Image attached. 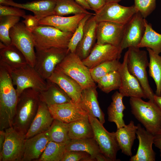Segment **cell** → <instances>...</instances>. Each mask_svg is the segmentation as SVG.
<instances>
[{"mask_svg":"<svg viewBox=\"0 0 161 161\" xmlns=\"http://www.w3.org/2000/svg\"><path fill=\"white\" fill-rule=\"evenodd\" d=\"M11 71L0 64V130L12 126L18 98Z\"/></svg>","mask_w":161,"mask_h":161,"instance_id":"6da1fadb","label":"cell"},{"mask_svg":"<svg viewBox=\"0 0 161 161\" xmlns=\"http://www.w3.org/2000/svg\"><path fill=\"white\" fill-rule=\"evenodd\" d=\"M39 92L32 88L25 89L19 96L12 127L25 135L38 109Z\"/></svg>","mask_w":161,"mask_h":161,"instance_id":"7a4b0ae2","label":"cell"},{"mask_svg":"<svg viewBox=\"0 0 161 161\" xmlns=\"http://www.w3.org/2000/svg\"><path fill=\"white\" fill-rule=\"evenodd\" d=\"M131 112L135 118L154 135L161 131V111L154 101L130 97Z\"/></svg>","mask_w":161,"mask_h":161,"instance_id":"3957f363","label":"cell"},{"mask_svg":"<svg viewBox=\"0 0 161 161\" xmlns=\"http://www.w3.org/2000/svg\"><path fill=\"white\" fill-rule=\"evenodd\" d=\"M31 32L36 50L51 47L68 48L73 34L52 26L43 25H39Z\"/></svg>","mask_w":161,"mask_h":161,"instance_id":"277c9868","label":"cell"},{"mask_svg":"<svg viewBox=\"0 0 161 161\" xmlns=\"http://www.w3.org/2000/svg\"><path fill=\"white\" fill-rule=\"evenodd\" d=\"M127 51V66L129 72L138 80L147 98L154 101L155 94L149 83L146 70L149 64L147 52L133 47L129 48Z\"/></svg>","mask_w":161,"mask_h":161,"instance_id":"5b68a950","label":"cell"},{"mask_svg":"<svg viewBox=\"0 0 161 161\" xmlns=\"http://www.w3.org/2000/svg\"><path fill=\"white\" fill-rule=\"evenodd\" d=\"M56 68L75 80L83 89L96 86L89 69L75 53L69 52Z\"/></svg>","mask_w":161,"mask_h":161,"instance_id":"8992f818","label":"cell"},{"mask_svg":"<svg viewBox=\"0 0 161 161\" xmlns=\"http://www.w3.org/2000/svg\"><path fill=\"white\" fill-rule=\"evenodd\" d=\"M11 75L18 97L27 89L32 88L40 92L47 88V80L44 79L34 67L28 64L11 70Z\"/></svg>","mask_w":161,"mask_h":161,"instance_id":"52a82bcc","label":"cell"},{"mask_svg":"<svg viewBox=\"0 0 161 161\" xmlns=\"http://www.w3.org/2000/svg\"><path fill=\"white\" fill-rule=\"evenodd\" d=\"M69 52L68 48L56 47L36 50L34 67L44 79L47 80Z\"/></svg>","mask_w":161,"mask_h":161,"instance_id":"ba28073f","label":"cell"},{"mask_svg":"<svg viewBox=\"0 0 161 161\" xmlns=\"http://www.w3.org/2000/svg\"><path fill=\"white\" fill-rule=\"evenodd\" d=\"M94 133V137L99 147L100 152L109 161H117V154L120 149L114 132L108 131L97 118L88 116Z\"/></svg>","mask_w":161,"mask_h":161,"instance_id":"9c48e42d","label":"cell"},{"mask_svg":"<svg viewBox=\"0 0 161 161\" xmlns=\"http://www.w3.org/2000/svg\"><path fill=\"white\" fill-rule=\"evenodd\" d=\"M9 35L11 44L23 53L27 64L34 67L35 52L31 32L26 28L23 22H18L10 29Z\"/></svg>","mask_w":161,"mask_h":161,"instance_id":"30bf717a","label":"cell"},{"mask_svg":"<svg viewBox=\"0 0 161 161\" xmlns=\"http://www.w3.org/2000/svg\"><path fill=\"white\" fill-rule=\"evenodd\" d=\"M5 140L0 154V161H22L25 135L17 131L12 126L6 129Z\"/></svg>","mask_w":161,"mask_h":161,"instance_id":"8fae6325","label":"cell"},{"mask_svg":"<svg viewBox=\"0 0 161 161\" xmlns=\"http://www.w3.org/2000/svg\"><path fill=\"white\" fill-rule=\"evenodd\" d=\"M138 11L134 5L125 7L118 3H107L95 15L97 22L109 21L126 24Z\"/></svg>","mask_w":161,"mask_h":161,"instance_id":"7c38bea8","label":"cell"},{"mask_svg":"<svg viewBox=\"0 0 161 161\" xmlns=\"http://www.w3.org/2000/svg\"><path fill=\"white\" fill-rule=\"evenodd\" d=\"M146 20L137 12L125 25L120 47L122 51L130 47L138 48L145 30Z\"/></svg>","mask_w":161,"mask_h":161,"instance_id":"4fadbf2b","label":"cell"},{"mask_svg":"<svg viewBox=\"0 0 161 161\" xmlns=\"http://www.w3.org/2000/svg\"><path fill=\"white\" fill-rule=\"evenodd\" d=\"M127 51L125 52L123 61L118 71L120 78L121 84L119 92L124 97L147 98L137 79L129 72L127 66Z\"/></svg>","mask_w":161,"mask_h":161,"instance_id":"5bb4252c","label":"cell"},{"mask_svg":"<svg viewBox=\"0 0 161 161\" xmlns=\"http://www.w3.org/2000/svg\"><path fill=\"white\" fill-rule=\"evenodd\" d=\"M122 51L120 47L109 44L96 43L89 55L82 61L89 69H91L104 62L119 60Z\"/></svg>","mask_w":161,"mask_h":161,"instance_id":"9a60e30c","label":"cell"},{"mask_svg":"<svg viewBox=\"0 0 161 161\" xmlns=\"http://www.w3.org/2000/svg\"><path fill=\"white\" fill-rule=\"evenodd\" d=\"M125 25L109 21L98 22L96 29L97 42L99 44H110L120 47Z\"/></svg>","mask_w":161,"mask_h":161,"instance_id":"2e32d148","label":"cell"},{"mask_svg":"<svg viewBox=\"0 0 161 161\" xmlns=\"http://www.w3.org/2000/svg\"><path fill=\"white\" fill-rule=\"evenodd\" d=\"M48 106L54 119L67 123L83 118L88 116L79 103L73 101Z\"/></svg>","mask_w":161,"mask_h":161,"instance_id":"e0dca14e","label":"cell"},{"mask_svg":"<svg viewBox=\"0 0 161 161\" xmlns=\"http://www.w3.org/2000/svg\"><path fill=\"white\" fill-rule=\"evenodd\" d=\"M136 134L139 144L136 154L132 156L130 161H155L156 153L153 149L154 135L143 128L139 123L137 125Z\"/></svg>","mask_w":161,"mask_h":161,"instance_id":"ac0fdd59","label":"cell"},{"mask_svg":"<svg viewBox=\"0 0 161 161\" xmlns=\"http://www.w3.org/2000/svg\"><path fill=\"white\" fill-rule=\"evenodd\" d=\"M97 23L95 15H92L85 25L83 37L77 46L75 52L82 60L89 55L96 44Z\"/></svg>","mask_w":161,"mask_h":161,"instance_id":"d6986e66","label":"cell"},{"mask_svg":"<svg viewBox=\"0 0 161 161\" xmlns=\"http://www.w3.org/2000/svg\"><path fill=\"white\" fill-rule=\"evenodd\" d=\"M47 79L57 84L73 102L79 103L83 89L74 79L56 68Z\"/></svg>","mask_w":161,"mask_h":161,"instance_id":"ffe728a7","label":"cell"},{"mask_svg":"<svg viewBox=\"0 0 161 161\" xmlns=\"http://www.w3.org/2000/svg\"><path fill=\"white\" fill-rule=\"evenodd\" d=\"M96 86L83 90L79 104L88 116L97 118L103 124L105 122V114L97 100Z\"/></svg>","mask_w":161,"mask_h":161,"instance_id":"44dd1931","label":"cell"},{"mask_svg":"<svg viewBox=\"0 0 161 161\" xmlns=\"http://www.w3.org/2000/svg\"><path fill=\"white\" fill-rule=\"evenodd\" d=\"M54 120L47 105L41 101L37 112L25 134L26 139L47 131Z\"/></svg>","mask_w":161,"mask_h":161,"instance_id":"7402d4cb","label":"cell"},{"mask_svg":"<svg viewBox=\"0 0 161 161\" xmlns=\"http://www.w3.org/2000/svg\"><path fill=\"white\" fill-rule=\"evenodd\" d=\"M49 141L47 131L26 139L22 161H38Z\"/></svg>","mask_w":161,"mask_h":161,"instance_id":"603a6c76","label":"cell"},{"mask_svg":"<svg viewBox=\"0 0 161 161\" xmlns=\"http://www.w3.org/2000/svg\"><path fill=\"white\" fill-rule=\"evenodd\" d=\"M86 15L78 14L68 17L51 15L40 20L39 24L52 26L63 31L74 33L80 21Z\"/></svg>","mask_w":161,"mask_h":161,"instance_id":"cb8c5ba5","label":"cell"},{"mask_svg":"<svg viewBox=\"0 0 161 161\" xmlns=\"http://www.w3.org/2000/svg\"><path fill=\"white\" fill-rule=\"evenodd\" d=\"M0 64L11 71L24 66L28 64L23 53L11 44L5 45L0 48Z\"/></svg>","mask_w":161,"mask_h":161,"instance_id":"d4e9b609","label":"cell"},{"mask_svg":"<svg viewBox=\"0 0 161 161\" xmlns=\"http://www.w3.org/2000/svg\"><path fill=\"white\" fill-rule=\"evenodd\" d=\"M47 81V88L39 92L41 101L48 106L72 102L68 95L57 84L48 79Z\"/></svg>","mask_w":161,"mask_h":161,"instance_id":"484cf974","label":"cell"},{"mask_svg":"<svg viewBox=\"0 0 161 161\" xmlns=\"http://www.w3.org/2000/svg\"><path fill=\"white\" fill-rule=\"evenodd\" d=\"M137 126L134 122L131 121L129 123L124 127L117 129L114 134L122 152L129 156H132L131 148L136 139Z\"/></svg>","mask_w":161,"mask_h":161,"instance_id":"4316f807","label":"cell"},{"mask_svg":"<svg viewBox=\"0 0 161 161\" xmlns=\"http://www.w3.org/2000/svg\"><path fill=\"white\" fill-rule=\"evenodd\" d=\"M56 4V0H37L25 3L15 2L13 7L32 11L39 21L54 15Z\"/></svg>","mask_w":161,"mask_h":161,"instance_id":"83f0119b","label":"cell"},{"mask_svg":"<svg viewBox=\"0 0 161 161\" xmlns=\"http://www.w3.org/2000/svg\"><path fill=\"white\" fill-rule=\"evenodd\" d=\"M123 97L119 92L116 91L112 96V101L107 109L108 120L114 123L117 129L126 125L123 119V112L126 109L123 102Z\"/></svg>","mask_w":161,"mask_h":161,"instance_id":"f1b7e54d","label":"cell"},{"mask_svg":"<svg viewBox=\"0 0 161 161\" xmlns=\"http://www.w3.org/2000/svg\"><path fill=\"white\" fill-rule=\"evenodd\" d=\"M68 135L71 140L94 137L93 131L89 116L69 123Z\"/></svg>","mask_w":161,"mask_h":161,"instance_id":"f546056e","label":"cell"},{"mask_svg":"<svg viewBox=\"0 0 161 161\" xmlns=\"http://www.w3.org/2000/svg\"><path fill=\"white\" fill-rule=\"evenodd\" d=\"M80 151L90 156L92 161H95L96 155L100 152L99 146L94 137L80 140L72 139L65 147V151Z\"/></svg>","mask_w":161,"mask_h":161,"instance_id":"4dcf8cb0","label":"cell"},{"mask_svg":"<svg viewBox=\"0 0 161 161\" xmlns=\"http://www.w3.org/2000/svg\"><path fill=\"white\" fill-rule=\"evenodd\" d=\"M54 10L55 15L64 16L69 14H85L95 15L91 13L75 0H56Z\"/></svg>","mask_w":161,"mask_h":161,"instance_id":"1f68e13d","label":"cell"},{"mask_svg":"<svg viewBox=\"0 0 161 161\" xmlns=\"http://www.w3.org/2000/svg\"><path fill=\"white\" fill-rule=\"evenodd\" d=\"M145 26V33L138 47L149 48L159 54L161 52V34L154 31L146 20Z\"/></svg>","mask_w":161,"mask_h":161,"instance_id":"d6a6232c","label":"cell"},{"mask_svg":"<svg viewBox=\"0 0 161 161\" xmlns=\"http://www.w3.org/2000/svg\"><path fill=\"white\" fill-rule=\"evenodd\" d=\"M149 58V74L156 85L155 95L161 96V56L149 48H147Z\"/></svg>","mask_w":161,"mask_h":161,"instance_id":"836d02e7","label":"cell"},{"mask_svg":"<svg viewBox=\"0 0 161 161\" xmlns=\"http://www.w3.org/2000/svg\"><path fill=\"white\" fill-rule=\"evenodd\" d=\"M68 124L54 119L47 131L49 141L66 144L71 140L68 135Z\"/></svg>","mask_w":161,"mask_h":161,"instance_id":"e575fe53","label":"cell"},{"mask_svg":"<svg viewBox=\"0 0 161 161\" xmlns=\"http://www.w3.org/2000/svg\"><path fill=\"white\" fill-rule=\"evenodd\" d=\"M66 144L49 141L38 161H61Z\"/></svg>","mask_w":161,"mask_h":161,"instance_id":"d590c367","label":"cell"},{"mask_svg":"<svg viewBox=\"0 0 161 161\" xmlns=\"http://www.w3.org/2000/svg\"><path fill=\"white\" fill-rule=\"evenodd\" d=\"M97 83L98 88L106 93L119 89L121 84L119 73L117 71L110 72L101 78Z\"/></svg>","mask_w":161,"mask_h":161,"instance_id":"8d00e7d4","label":"cell"},{"mask_svg":"<svg viewBox=\"0 0 161 161\" xmlns=\"http://www.w3.org/2000/svg\"><path fill=\"white\" fill-rule=\"evenodd\" d=\"M118 60L104 62L89 69L92 77L95 83L107 74L118 70L121 64Z\"/></svg>","mask_w":161,"mask_h":161,"instance_id":"74e56055","label":"cell"},{"mask_svg":"<svg viewBox=\"0 0 161 161\" xmlns=\"http://www.w3.org/2000/svg\"><path fill=\"white\" fill-rule=\"evenodd\" d=\"M20 17L12 16L0 17V40L6 45L11 44L9 32L12 27L18 23Z\"/></svg>","mask_w":161,"mask_h":161,"instance_id":"f35d334b","label":"cell"},{"mask_svg":"<svg viewBox=\"0 0 161 161\" xmlns=\"http://www.w3.org/2000/svg\"><path fill=\"white\" fill-rule=\"evenodd\" d=\"M93 15H86L80 21L71 38L68 47L69 51L75 53L77 46L81 41L84 32V26L89 19Z\"/></svg>","mask_w":161,"mask_h":161,"instance_id":"ab89813d","label":"cell"},{"mask_svg":"<svg viewBox=\"0 0 161 161\" xmlns=\"http://www.w3.org/2000/svg\"><path fill=\"white\" fill-rule=\"evenodd\" d=\"M134 5L145 18L155 9L156 0H134Z\"/></svg>","mask_w":161,"mask_h":161,"instance_id":"60d3db41","label":"cell"},{"mask_svg":"<svg viewBox=\"0 0 161 161\" xmlns=\"http://www.w3.org/2000/svg\"><path fill=\"white\" fill-rule=\"evenodd\" d=\"M92 161L88 153L80 151H65L61 161Z\"/></svg>","mask_w":161,"mask_h":161,"instance_id":"b9f144b4","label":"cell"},{"mask_svg":"<svg viewBox=\"0 0 161 161\" xmlns=\"http://www.w3.org/2000/svg\"><path fill=\"white\" fill-rule=\"evenodd\" d=\"M25 12L21 9L11 6L0 5V17L8 16L23 17Z\"/></svg>","mask_w":161,"mask_h":161,"instance_id":"7bdbcfd3","label":"cell"},{"mask_svg":"<svg viewBox=\"0 0 161 161\" xmlns=\"http://www.w3.org/2000/svg\"><path fill=\"white\" fill-rule=\"evenodd\" d=\"M23 18L24 20L22 22L26 28L31 32L39 25V20L34 15H26Z\"/></svg>","mask_w":161,"mask_h":161,"instance_id":"ee69618b","label":"cell"},{"mask_svg":"<svg viewBox=\"0 0 161 161\" xmlns=\"http://www.w3.org/2000/svg\"><path fill=\"white\" fill-rule=\"evenodd\" d=\"M92 10L97 13L106 4L105 0H85Z\"/></svg>","mask_w":161,"mask_h":161,"instance_id":"f6af8a7d","label":"cell"},{"mask_svg":"<svg viewBox=\"0 0 161 161\" xmlns=\"http://www.w3.org/2000/svg\"><path fill=\"white\" fill-rule=\"evenodd\" d=\"M154 144L159 149L161 157V131L154 135Z\"/></svg>","mask_w":161,"mask_h":161,"instance_id":"bcb514c9","label":"cell"},{"mask_svg":"<svg viewBox=\"0 0 161 161\" xmlns=\"http://www.w3.org/2000/svg\"><path fill=\"white\" fill-rule=\"evenodd\" d=\"M5 138L4 130H0V154L2 151Z\"/></svg>","mask_w":161,"mask_h":161,"instance_id":"7dc6e473","label":"cell"},{"mask_svg":"<svg viewBox=\"0 0 161 161\" xmlns=\"http://www.w3.org/2000/svg\"><path fill=\"white\" fill-rule=\"evenodd\" d=\"M86 10H92L85 0H75Z\"/></svg>","mask_w":161,"mask_h":161,"instance_id":"c3c4849f","label":"cell"},{"mask_svg":"<svg viewBox=\"0 0 161 161\" xmlns=\"http://www.w3.org/2000/svg\"><path fill=\"white\" fill-rule=\"evenodd\" d=\"M95 161H109L102 153L100 152L96 156Z\"/></svg>","mask_w":161,"mask_h":161,"instance_id":"681fc988","label":"cell"},{"mask_svg":"<svg viewBox=\"0 0 161 161\" xmlns=\"http://www.w3.org/2000/svg\"><path fill=\"white\" fill-rule=\"evenodd\" d=\"M15 3L13 0H0V5L13 7Z\"/></svg>","mask_w":161,"mask_h":161,"instance_id":"f907efd6","label":"cell"},{"mask_svg":"<svg viewBox=\"0 0 161 161\" xmlns=\"http://www.w3.org/2000/svg\"><path fill=\"white\" fill-rule=\"evenodd\" d=\"M154 98V102L161 111V96H157L155 94Z\"/></svg>","mask_w":161,"mask_h":161,"instance_id":"816d5d0a","label":"cell"},{"mask_svg":"<svg viewBox=\"0 0 161 161\" xmlns=\"http://www.w3.org/2000/svg\"><path fill=\"white\" fill-rule=\"evenodd\" d=\"M122 0H105L106 3L110 2L118 3Z\"/></svg>","mask_w":161,"mask_h":161,"instance_id":"f5cc1de1","label":"cell"}]
</instances>
